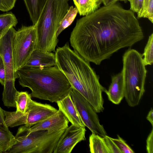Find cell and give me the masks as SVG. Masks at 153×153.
<instances>
[{"label":"cell","instance_id":"1","mask_svg":"<svg viewBox=\"0 0 153 153\" xmlns=\"http://www.w3.org/2000/svg\"><path fill=\"white\" fill-rule=\"evenodd\" d=\"M134 13L117 4L104 6L77 20L70 38L74 50L96 65L119 50L142 40Z\"/></svg>","mask_w":153,"mask_h":153},{"label":"cell","instance_id":"2","mask_svg":"<svg viewBox=\"0 0 153 153\" xmlns=\"http://www.w3.org/2000/svg\"><path fill=\"white\" fill-rule=\"evenodd\" d=\"M56 65L65 75L72 88L88 101L97 113L104 109L102 93L107 90L100 83L98 76L88 61L68 43L55 51Z\"/></svg>","mask_w":153,"mask_h":153},{"label":"cell","instance_id":"3","mask_svg":"<svg viewBox=\"0 0 153 153\" xmlns=\"http://www.w3.org/2000/svg\"><path fill=\"white\" fill-rule=\"evenodd\" d=\"M16 72L19 84L29 88L32 97L56 102L72 89L65 75L56 65L46 67L24 66Z\"/></svg>","mask_w":153,"mask_h":153},{"label":"cell","instance_id":"4","mask_svg":"<svg viewBox=\"0 0 153 153\" xmlns=\"http://www.w3.org/2000/svg\"><path fill=\"white\" fill-rule=\"evenodd\" d=\"M68 0H47L36 25V49L55 51L58 42L56 32L60 23L69 9Z\"/></svg>","mask_w":153,"mask_h":153},{"label":"cell","instance_id":"5","mask_svg":"<svg viewBox=\"0 0 153 153\" xmlns=\"http://www.w3.org/2000/svg\"><path fill=\"white\" fill-rule=\"evenodd\" d=\"M143 55L137 50L129 49L123 56L124 97L128 105H138L145 91L147 71Z\"/></svg>","mask_w":153,"mask_h":153},{"label":"cell","instance_id":"6","mask_svg":"<svg viewBox=\"0 0 153 153\" xmlns=\"http://www.w3.org/2000/svg\"><path fill=\"white\" fill-rule=\"evenodd\" d=\"M65 129L48 134L42 130L15 137L16 143L6 153H52Z\"/></svg>","mask_w":153,"mask_h":153},{"label":"cell","instance_id":"7","mask_svg":"<svg viewBox=\"0 0 153 153\" xmlns=\"http://www.w3.org/2000/svg\"><path fill=\"white\" fill-rule=\"evenodd\" d=\"M58 110L50 105L38 102L30 99L24 113L4 110L5 122L8 127L24 124L27 129L50 117Z\"/></svg>","mask_w":153,"mask_h":153},{"label":"cell","instance_id":"8","mask_svg":"<svg viewBox=\"0 0 153 153\" xmlns=\"http://www.w3.org/2000/svg\"><path fill=\"white\" fill-rule=\"evenodd\" d=\"M16 31L12 27L0 39V55L3 59L5 70L2 98L7 101L15 100L18 92L15 86V81L18 77L15 70L13 53V42Z\"/></svg>","mask_w":153,"mask_h":153},{"label":"cell","instance_id":"9","mask_svg":"<svg viewBox=\"0 0 153 153\" xmlns=\"http://www.w3.org/2000/svg\"><path fill=\"white\" fill-rule=\"evenodd\" d=\"M36 25H22L16 31L13 40V53L16 72L23 67L33 52L36 49Z\"/></svg>","mask_w":153,"mask_h":153},{"label":"cell","instance_id":"10","mask_svg":"<svg viewBox=\"0 0 153 153\" xmlns=\"http://www.w3.org/2000/svg\"><path fill=\"white\" fill-rule=\"evenodd\" d=\"M70 94L81 119L85 127L92 133L104 137L106 132L100 124L97 112L93 106L82 95L72 88Z\"/></svg>","mask_w":153,"mask_h":153},{"label":"cell","instance_id":"11","mask_svg":"<svg viewBox=\"0 0 153 153\" xmlns=\"http://www.w3.org/2000/svg\"><path fill=\"white\" fill-rule=\"evenodd\" d=\"M85 127L71 124L68 127L60 137L53 153H70L79 142L85 140Z\"/></svg>","mask_w":153,"mask_h":153},{"label":"cell","instance_id":"12","mask_svg":"<svg viewBox=\"0 0 153 153\" xmlns=\"http://www.w3.org/2000/svg\"><path fill=\"white\" fill-rule=\"evenodd\" d=\"M69 122L63 114L58 110L50 117L27 128L25 131L15 136L28 134L33 131L42 130L47 131L48 134L54 133L66 129L68 127Z\"/></svg>","mask_w":153,"mask_h":153},{"label":"cell","instance_id":"13","mask_svg":"<svg viewBox=\"0 0 153 153\" xmlns=\"http://www.w3.org/2000/svg\"><path fill=\"white\" fill-rule=\"evenodd\" d=\"M60 110L71 124L79 127H85L72 99L70 93L56 102Z\"/></svg>","mask_w":153,"mask_h":153},{"label":"cell","instance_id":"14","mask_svg":"<svg viewBox=\"0 0 153 153\" xmlns=\"http://www.w3.org/2000/svg\"><path fill=\"white\" fill-rule=\"evenodd\" d=\"M56 64L55 53L36 49L32 53L24 66L46 67L54 66Z\"/></svg>","mask_w":153,"mask_h":153},{"label":"cell","instance_id":"15","mask_svg":"<svg viewBox=\"0 0 153 153\" xmlns=\"http://www.w3.org/2000/svg\"><path fill=\"white\" fill-rule=\"evenodd\" d=\"M105 93L108 99L112 103L117 105L124 97V86L122 72L112 76L111 82Z\"/></svg>","mask_w":153,"mask_h":153},{"label":"cell","instance_id":"16","mask_svg":"<svg viewBox=\"0 0 153 153\" xmlns=\"http://www.w3.org/2000/svg\"><path fill=\"white\" fill-rule=\"evenodd\" d=\"M33 25L36 24L47 0H23Z\"/></svg>","mask_w":153,"mask_h":153},{"label":"cell","instance_id":"17","mask_svg":"<svg viewBox=\"0 0 153 153\" xmlns=\"http://www.w3.org/2000/svg\"><path fill=\"white\" fill-rule=\"evenodd\" d=\"M89 148L91 153H110L103 137L92 133L89 137Z\"/></svg>","mask_w":153,"mask_h":153},{"label":"cell","instance_id":"18","mask_svg":"<svg viewBox=\"0 0 153 153\" xmlns=\"http://www.w3.org/2000/svg\"><path fill=\"white\" fill-rule=\"evenodd\" d=\"M18 23L15 15L12 12L0 14V39Z\"/></svg>","mask_w":153,"mask_h":153},{"label":"cell","instance_id":"19","mask_svg":"<svg viewBox=\"0 0 153 153\" xmlns=\"http://www.w3.org/2000/svg\"><path fill=\"white\" fill-rule=\"evenodd\" d=\"M74 4L79 15L83 16L93 13L100 5L92 0H77Z\"/></svg>","mask_w":153,"mask_h":153},{"label":"cell","instance_id":"20","mask_svg":"<svg viewBox=\"0 0 153 153\" xmlns=\"http://www.w3.org/2000/svg\"><path fill=\"white\" fill-rule=\"evenodd\" d=\"M14 136L9 130L0 128V150L6 153L16 143Z\"/></svg>","mask_w":153,"mask_h":153},{"label":"cell","instance_id":"21","mask_svg":"<svg viewBox=\"0 0 153 153\" xmlns=\"http://www.w3.org/2000/svg\"><path fill=\"white\" fill-rule=\"evenodd\" d=\"M78 13V11L76 7H74L72 6L69 7L58 27L56 34L57 37L62 31L71 25Z\"/></svg>","mask_w":153,"mask_h":153},{"label":"cell","instance_id":"22","mask_svg":"<svg viewBox=\"0 0 153 153\" xmlns=\"http://www.w3.org/2000/svg\"><path fill=\"white\" fill-rule=\"evenodd\" d=\"M30 94L27 91H19L16 99V111L25 112L29 100L31 99Z\"/></svg>","mask_w":153,"mask_h":153},{"label":"cell","instance_id":"23","mask_svg":"<svg viewBox=\"0 0 153 153\" xmlns=\"http://www.w3.org/2000/svg\"><path fill=\"white\" fill-rule=\"evenodd\" d=\"M143 60L145 66L152 65L153 62V33L149 36L142 54Z\"/></svg>","mask_w":153,"mask_h":153},{"label":"cell","instance_id":"24","mask_svg":"<svg viewBox=\"0 0 153 153\" xmlns=\"http://www.w3.org/2000/svg\"><path fill=\"white\" fill-rule=\"evenodd\" d=\"M117 138L111 137V139L115 143L121 151L122 153H134V151L127 144L126 141L118 135Z\"/></svg>","mask_w":153,"mask_h":153},{"label":"cell","instance_id":"25","mask_svg":"<svg viewBox=\"0 0 153 153\" xmlns=\"http://www.w3.org/2000/svg\"><path fill=\"white\" fill-rule=\"evenodd\" d=\"M103 137L110 153H122L117 145L111 139V137L107 135Z\"/></svg>","mask_w":153,"mask_h":153},{"label":"cell","instance_id":"26","mask_svg":"<svg viewBox=\"0 0 153 153\" xmlns=\"http://www.w3.org/2000/svg\"><path fill=\"white\" fill-rule=\"evenodd\" d=\"M17 0H0V10L7 12L15 6Z\"/></svg>","mask_w":153,"mask_h":153},{"label":"cell","instance_id":"27","mask_svg":"<svg viewBox=\"0 0 153 153\" xmlns=\"http://www.w3.org/2000/svg\"><path fill=\"white\" fill-rule=\"evenodd\" d=\"M143 1L144 0H130V10L139 14L142 9Z\"/></svg>","mask_w":153,"mask_h":153},{"label":"cell","instance_id":"28","mask_svg":"<svg viewBox=\"0 0 153 153\" xmlns=\"http://www.w3.org/2000/svg\"><path fill=\"white\" fill-rule=\"evenodd\" d=\"M148 19L153 23V0H150L147 8L143 15L142 18Z\"/></svg>","mask_w":153,"mask_h":153},{"label":"cell","instance_id":"29","mask_svg":"<svg viewBox=\"0 0 153 153\" xmlns=\"http://www.w3.org/2000/svg\"><path fill=\"white\" fill-rule=\"evenodd\" d=\"M5 80V70L2 58L0 55V82L3 86Z\"/></svg>","mask_w":153,"mask_h":153},{"label":"cell","instance_id":"30","mask_svg":"<svg viewBox=\"0 0 153 153\" xmlns=\"http://www.w3.org/2000/svg\"><path fill=\"white\" fill-rule=\"evenodd\" d=\"M146 150L148 153H153V129L148 135L146 140Z\"/></svg>","mask_w":153,"mask_h":153},{"label":"cell","instance_id":"31","mask_svg":"<svg viewBox=\"0 0 153 153\" xmlns=\"http://www.w3.org/2000/svg\"><path fill=\"white\" fill-rule=\"evenodd\" d=\"M3 110L0 107V128L4 130H9L8 127L5 122V116Z\"/></svg>","mask_w":153,"mask_h":153},{"label":"cell","instance_id":"32","mask_svg":"<svg viewBox=\"0 0 153 153\" xmlns=\"http://www.w3.org/2000/svg\"><path fill=\"white\" fill-rule=\"evenodd\" d=\"M150 0H144L143 7L142 10L140 13L137 15L138 18H142L143 15L146 11L148 6Z\"/></svg>","mask_w":153,"mask_h":153},{"label":"cell","instance_id":"33","mask_svg":"<svg viewBox=\"0 0 153 153\" xmlns=\"http://www.w3.org/2000/svg\"><path fill=\"white\" fill-rule=\"evenodd\" d=\"M146 119L151 123L152 126H153V110L152 108L149 111L146 117Z\"/></svg>","mask_w":153,"mask_h":153},{"label":"cell","instance_id":"34","mask_svg":"<svg viewBox=\"0 0 153 153\" xmlns=\"http://www.w3.org/2000/svg\"><path fill=\"white\" fill-rule=\"evenodd\" d=\"M104 6H107L116 3L118 0H101Z\"/></svg>","mask_w":153,"mask_h":153},{"label":"cell","instance_id":"35","mask_svg":"<svg viewBox=\"0 0 153 153\" xmlns=\"http://www.w3.org/2000/svg\"><path fill=\"white\" fill-rule=\"evenodd\" d=\"M95 3L98 4L99 5H100L101 2H102L101 0H92Z\"/></svg>","mask_w":153,"mask_h":153},{"label":"cell","instance_id":"36","mask_svg":"<svg viewBox=\"0 0 153 153\" xmlns=\"http://www.w3.org/2000/svg\"><path fill=\"white\" fill-rule=\"evenodd\" d=\"M127 0V1H129V2L130 1V0Z\"/></svg>","mask_w":153,"mask_h":153},{"label":"cell","instance_id":"37","mask_svg":"<svg viewBox=\"0 0 153 153\" xmlns=\"http://www.w3.org/2000/svg\"><path fill=\"white\" fill-rule=\"evenodd\" d=\"M3 153V152L1 150H0V153Z\"/></svg>","mask_w":153,"mask_h":153}]
</instances>
